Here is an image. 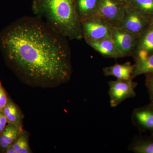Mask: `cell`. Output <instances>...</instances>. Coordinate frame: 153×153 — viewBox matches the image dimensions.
I'll list each match as a JSON object with an SVG mask.
<instances>
[{
	"mask_svg": "<svg viewBox=\"0 0 153 153\" xmlns=\"http://www.w3.org/2000/svg\"><path fill=\"white\" fill-rule=\"evenodd\" d=\"M65 37L37 17L17 19L0 33L7 66L30 87L52 88L68 82L71 69Z\"/></svg>",
	"mask_w": 153,
	"mask_h": 153,
	"instance_id": "obj_1",
	"label": "cell"
},
{
	"mask_svg": "<svg viewBox=\"0 0 153 153\" xmlns=\"http://www.w3.org/2000/svg\"><path fill=\"white\" fill-rule=\"evenodd\" d=\"M38 18L65 38L79 39L82 33L74 0H33Z\"/></svg>",
	"mask_w": 153,
	"mask_h": 153,
	"instance_id": "obj_2",
	"label": "cell"
},
{
	"mask_svg": "<svg viewBox=\"0 0 153 153\" xmlns=\"http://www.w3.org/2000/svg\"><path fill=\"white\" fill-rule=\"evenodd\" d=\"M110 103L112 107H116L127 99L133 98L136 95L134 90L137 83L132 79H117L108 82Z\"/></svg>",
	"mask_w": 153,
	"mask_h": 153,
	"instance_id": "obj_3",
	"label": "cell"
},
{
	"mask_svg": "<svg viewBox=\"0 0 153 153\" xmlns=\"http://www.w3.org/2000/svg\"><path fill=\"white\" fill-rule=\"evenodd\" d=\"M127 4L124 0H99L95 11L105 20L117 22L124 19Z\"/></svg>",
	"mask_w": 153,
	"mask_h": 153,
	"instance_id": "obj_4",
	"label": "cell"
},
{
	"mask_svg": "<svg viewBox=\"0 0 153 153\" xmlns=\"http://www.w3.org/2000/svg\"><path fill=\"white\" fill-rule=\"evenodd\" d=\"M125 13L122 29L137 36H140L144 33L152 23L128 4Z\"/></svg>",
	"mask_w": 153,
	"mask_h": 153,
	"instance_id": "obj_5",
	"label": "cell"
},
{
	"mask_svg": "<svg viewBox=\"0 0 153 153\" xmlns=\"http://www.w3.org/2000/svg\"><path fill=\"white\" fill-rule=\"evenodd\" d=\"M132 122L140 132L149 131L153 134V105L150 104L134 110Z\"/></svg>",
	"mask_w": 153,
	"mask_h": 153,
	"instance_id": "obj_6",
	"label": "cell"
},
{
	"mask_svg": "<svg viewBox=\"0 0 153 153\" xmlns=\"http://www.w3.org/2000/svg\"><path fill=\"white\" fill-rule=\"evenodd\" d=\"M80 23L82 34L88 42L110 37L109 29L106 25L88 19Z\"/></svg>",
	"mask_w": 153,
	"mask_h": 153,
	"instance_id": "obj_7",
	"label": "cell"
},
{
	"mask_svg": "<svg viewBox=\"0 0 153 153\" xmlns=\"http://www.w3.org/2000/svg\"><path fill=\"white\" fill-rule=\"evenodd\" d=\"M139 37L126 31L115 30L113 33L112 38L121 56H123L132 50L137 39Z\"/></svg>",
	"mask_w": 153,
	"mask_h": 153,
	"instance_id": "obj_8",
	"label": "cell"
},
{
	"mask_svg": "<svg viewBox=\"0 0 153 153\" xmlns=\"http://www.w3.org/2000/svg\"><path fill=\"white\" fill-rule=\"evenodd\" d=\"M153 54V22L138 41L136 59L143 60Z\"/></svg>",
	"mask_w": 153,
	"mask_h": 153,
	"instance_id": "obj_9",
	"label": "cell"
},
{
	"mask_svg": "<svg viewBox=\"0 0 153 153\" xmlns=\"http://www.w3.org/2000/svg\"><path fill=\"white\" fill-rule=\"evenodd\" d=\"M2 111L5 115L8 123L11 124L22 131L23 129L24 114L20 107L9 97L8 101Z\"/></svg>",
	"mask_w": 153,
	"mask_h": 153,
	"instance_id": "obj_10",
	"label": "cell"
},
{
	"mask_svg": "<svg viewBox=\"0 0 153 153\" xmlns=\"http://www.w3.org/2000/svg\"><path fill=\"white\" fill-rule=\"evenodd\" d=\"M88 43L94 49L102 55L111 57L121 56L113 39L110 37Z\"/></svg>",
	"mask_w": 153,
	"mask_h": 153,
	"instance_id": "obj_11",
	"label": "cell"
},
{
	"mask_svg": "<svg viewBox=\"0 0 153 153\" xmlns=\"http://www.w3.org/2000/svg\"><path fill=\"white\" fill-rule=\"evenodd\" d=\"M134 65L130 63L123 64H116L113 66L103 68V72L106 76H113L117 79H132V75L133 72Z\"/></svg>",
	"mask_w": 153,
	"mask_h": 153,
	"instance_id": "obj_12",
	"label": "cell"
},
{
	"mask_svg": "<svg viewBox=\"0 0 153 153\" xmlns=\"http://www.w3.org/2000/svg\"><path fill=\"white\" fill-rule=\"evenodd\" d=\"M128 149L135 153H153V134L146 136H136Z\"/></svg>",
	"mask_w": 153,
	"mask_h": 153,
	"instance_id": "obj_13",
	"label": "cell"
},
{
	"mask_svg": "<svg viewBox=\"0 0 153 153\" xmlns=\"http://www.w3.org/2000/svg\"><path fill=\"white\" fill-rule=\"evenodd\" d=\"M21 131L15 126L7 123L0 136V152L6 153L7 148L13 144Z\"/></svg>",
	"mask_w": 153,
	"mask_h": 153,
	"instance_id": "obj_14",
	"label": "cell"
},
{
	"mask_svg": "<svg viewBox=\"0 0 153 153\" xmlns=\"http://www.w3.org/2000/svg\"><path fill=\"white\" fill-rule=\"evenodd\" d=\"M75 7L80 22L95 12L99 0H74Z\"/></svg>",
	"mask_w": 153,
	"mask_h": 153,
	"instance_id": "obj_15",
	"label": "cell"
},
{
	"mask_svg": "<svg viewBox=\"0 0 153 153\" xmlns=\"http://www.w3.org/2000/svg\"><path fill=\"white\" fill-rule=\"evenodd\" d=\"M127 4L153 22V0H130Z\"/></svg>",
	"mask_w": 153,
	"mask_h": 153,
	"instance_id": "obj_16",
	"label": "cell"
},
{
	"mask_svg": "<svg viewBox=\"0 0 153 153\" xmlns=\"http://www.w3.org/2000/svg\"><path fill=\"white\" fill-rule=\"evenodd\" d=\"M147 73H153V54L143 60L136 59L131 78Z\"/></svg>",
	"mask_w": 153,
	"mask_h": 153,
	"instance_id": "obj_17",
	"label": "cell"
},
{
	"mask_svg": "<svg viewBox=\"0 0 153 153\" xmlns=\"http://www.w3.org/2000/svg\"><path fill=\"white\" fill-rule=\"evenodd\" d=\"M30 133L23 129L13 143L16 153H32L33 151L29 145Z\"/></svg>",
	"mask_w": 153,
	"mask_h": 153,
	"instance_id": "obj_18",
	"label": "cell"
},
{
	"mask_svg": "<svg viewBox=\"0 0 153 153\" xmlns=\"http://www.w3.org/2000/svg\"><path fill=\"white\" fill-rule=\"evenodd\" d=\"M146 75V85L147 89L150 104L153 105V73H147Z\"/></svg>",
	"mask_w": 153,
	"mask_h": 153,
	"instance_id": "obj_19",
	"label": "cell"
},
{
	"mask_svg": "<svg viewBox=\"0 0 153 153\" xmlns=\"http://www.w3.org/2000/svg\"><path fill=\"white\" fill-rule=\"evenodd\" d=\"M9 97L2 85H0V110L2 111L7 103Z\"/></svg>",
	"mask_w": 153,
	"mask_h": 153,
	"instance_id": "obj_20",
	"label": "cell"
},
{
	"mask_svg": "<svg viewBox=\"0 0 153 153\" xmlns=\"http://www.w3.org/2000/svg\"><path fill=\"white\" fill-rule=\"evenodd\" d=\"M7 123L5 115L3 113L2 111L0 110V136L2 133Z\"/></svg>",
	"mask_w": 153,
	"mask_h": 153,
	"instance_id": "obj_21",
	"label": "cell"
},
{
	"mask_svg": "<svg viewBox=\"0 0 153 153\" xmlns=\"http://www.w3.org/2000/svg\"><path fill=\"white\" fill-rule=\"evenodd\" d=\"M6 153H16L15 149L13 146V145H10L7 148L6 151Z\"/></svg>",
	"mask_w": 153,
	"mask_h": 153,
	"instance_id": "obj_22",
	"label": "cell"
},
{
	"mask_svg": "<svg viewBox=\"0 0 153 153\" xmlns=\"http://www.w3.org/2000/svg\"><path fill=\"white\" fill-rule=\"evenodd\" d=\"M124 1H125L128 4V2H129V1L130 0H124Z\"/></svg>",
	"mask_w": 153,
	"mask_h": 153,
	"instance_id": "obj_23",
	"label": "cell"
},
{
	"mask_svg": "<svg viewBox=\"0 0 153 153\" xmlns=\"http://www.w3.org/2000/svg\"><path fill=\"white\" fill-rule=\"evenodd\" d=\"M1 85V81H0V85Z\"/></svg>",
	"mask_w": 153,
	"mask_h": 153,
	"instance_id": "obj_24",
	"label": "cell"
}]
</instances>
